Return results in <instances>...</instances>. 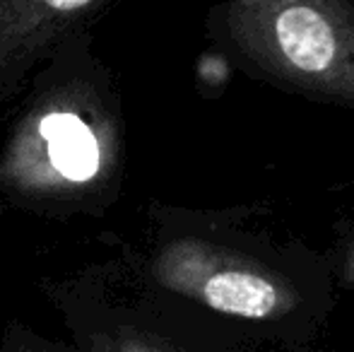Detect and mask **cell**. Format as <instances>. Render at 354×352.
Listing matches in <instances>:
<instances>
[{"instance_id": "2", "label": "cell", "mask_w": 354, "mask_h": 352, "mask_svg": "<svg viewBox=\"0 0 354 352\" xmlns=\"http://www.w3.org/2000/svg\"><path fill=\"white\" fill-rule=\"evenodd\" d=\"M217 27L258 77L354 109V0H224Z\"/></svg>"}, {"instance_id": "1", "label": "cell", "mask_w": 354, "mask_h": 352, "mask_svg": "<svg viewBox=\"0 0 354 352\" xmlns=\"http://www.w3.org/2000/svg\"><path fill=\"white\" fill-rule=\"evenodd\" d=\"M8 106L0 203L41 220L106 215L123 191L126 113L92 29L66 39Z\"/></svg>"}, {"instance_id": "5", "label": "cell", "mask_w": 354, "mask_h": 352, "mask_svg": "<svg viewBox=\"0 0 354 352\" xmlns=\"http://www.w3.org/2000/svg\"><path fill=\"white\" fill-rule=\"evenodd\" d=\"M121 0H0V109L73 34L87 32Z\"/></svg>"}, {"instance_id": "3", "label": "cell", "mask_w": 354, "mask_h": 352, "mask_svg": "<svg viewBox=\"0 0 354 352\" xmlns=\"http://www.w3.org/2000/svg\"><path fill=\"white\" fill-rule=\"evenodd\" d=\"M116 256L147 285L224 316L272 321L297 306L282 275L164 207L152 210L140 244Z\"/></svg>"}, {"instance_id": "6", "label": "cell", "mask_w": 354, "mask_h": 352, "mask_svg": "<svg viewBox=\"0 0 354 352\" xmlns=\"http://www.w3.org/2000/svg\"><path fill=\"white\" fill-rule=\"evenodd\" d=\"M0 352H75L68 343H56L24 321H10L0 335Z\"/></svg>"}, {"instance_id": "4", "label": "cell", "mask_w": 354, "mask_h": 352, "mask_svg": "<svg viewBox=\"0 0 354 352\" xmlns=\"http://www.w3.org/2000/svg\"><path fill=\"white\" fill-rule=\"evenodd\" d=\"M41 295L75 352H196L176 333L167 292L140 280L118 256L46 277Z\"/></svg>"}, {"instance_id": "7", "label": "cell", "mask_w": 354, "mask_h": 352, "mask_svg": "<svg viewBox=\"0 0 354 352\" xmlns=\"http://www.w3.org/2000/svg\"><path fill=\"white\" fill-rule=\"evenodd\" d=\"M340 275L345 285H354V237L352 241L347 244L345 251V259H342V268H340Z\"/></svg>"}]
</instances>
